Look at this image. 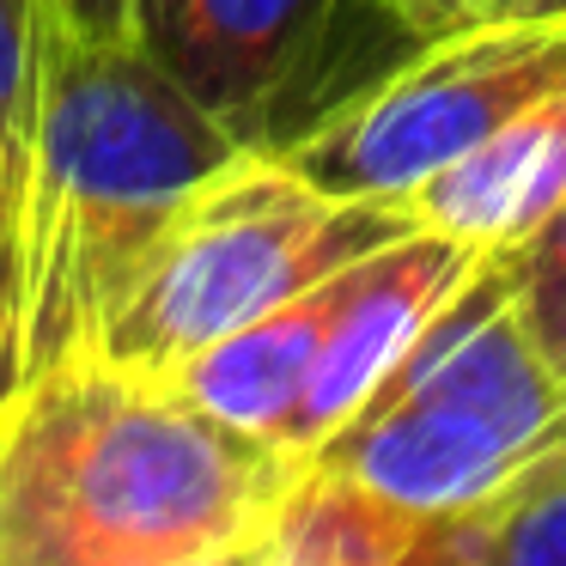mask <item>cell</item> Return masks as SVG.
<instances>
[{"instance_id":"cell-16","label":"cell","mask_w":566,"mask_h":566,"mask_svg":"<svg viewBox=\"0 0 566 566\" xmlns=\"http://www.w3.org/2000/svg\"><path fill=\"white\" fill-rule=\"evenodd\" d=\"M396 566H475V512L457 517H427L415 536V548Z\"/></svg>"},{"instance_id":"cell-18","label":"cell","mask_w":566,"mask_h":566,"mask_svg":"<svg viewBox=\"0 0 566 566\" xmlns=\"http://www.w3.org/2000/svg\"><path fill=\"white\" fill-rule=\"evenodd\" d=\"M269 542L274 536L250 542V548H232V554H208V560H184V566H269Z\"/></svg>"},{"instance_id":"cell-15","label":"cell","mask_w":566,"mask_h":566,"mask_svg":"<svg viewBox=\"0 0 566 566\" xmlns=\"http://www.w3.org/2000/svg\"><path fill=\"white\" fill-rule=\"evenodd\" d=\"M43 13L74 43H135V0H43Z\"/></svg>"},{"instance_id":"cell-14","label":"cell","mask_w":566,"mask_h":566,"mask_svg":"<svg viewBox=\"0 0 566 566\" xmlns=\"http://www.w3.org/2000/svg\"><path fill=\"white\" fill-rule=\"evenodd\" d=\"M415 38H451L469 25H512V19H560L566 0H396Z\"/></svg>"},{"instance_id":"cell-10","label":"cell","mask_w":566,"mask_h":566,"mask_svg":"<svg viewBox=\"0 0 566 566\" xmlns=\"http://www.w3.org/2000/svg\"><path fill=\"white\" fill-rule=\"evenodd\" d=\"M427 517L390 505L384 493L311 463L269 542V566H396L415 548Z\"/></svg>"},{"instance_id":"cell-2","label":"cell","mask_w":566,"mask_h":566,"mask_svg":"<svg viewBox=\"0 0 566 566\" xmlns=\"http://www.w3.org/2000/svg\"><path fill=\"white\" fill-rule=\"evenodd\" d=\"M250 153L140 43H74L50 31L38 171L19 232L13 354L19 384L92 354L171 220Z\"/></svg>"},{"instance_id":"cell-4","label":"cell","mask_w":566,"mask_h":566,"mask_svg":"<svg viewBox=\"0 0 566 566\" xmlns=\"http://www.w3.org/2000/svg\"><path fill=\"white\" fill-rule=\"evenodd\" d=\"M415 226V208L402 201L335 196L250 147L147 250L135 281L104 311L92 354L140 378H171L201 347L378 256Z\"/></svg>"},{"instance_id":"cell-17","label":"cell","mask_w":566,"mask_h":566,"mask_svg":"<svg viewBox=\"0 0 566 566\" xmlns=\"http://www.w3.org/2000/svg\"><path fill=\"white\" fill-rule=\"evenodd\" d=\"M19 390V354H13V298L0 293V408Z\"/></svg>"},{"instance_id":"cell-5","label":"cell","mask_w":566,"mask_h":566,"mask_svg":"<svg viewBox=\"0 0 566 566\" xmlns=\"http://www.w3.org/2000/svg\"><path fill=\"white\" fill-rule=\"evenodd\" d=\"M566 86V13L469 25L427 38L396 74L274 147L298 177L335 196L402 201L444 165L488 147L505 123Z\"/></svg>"},{"instance_id":"cell-8","label":"cell","mask_w":566,"mask_h":566,"mask_svg":"<svg viewBox=\"0 0 566 566\" xmlns=\"http://www.w3.org/2000/svg\"><path fill=\"white\" fill-rule=\"evenodd\" d=\"M560 201H566V86L530 104L517 123H505L488 147L427 177L408 196V208L432 232L457 238L481 256H505Z\"/></svg>"},{"instance_id":"cell-12","label":"cell","mask_w":566,"mask_h":566,"mask_svg":"<svg viewBox=\"0 0 566 566\" xmlns=\"http://www.w3.org/2000/svg\"><path fill=\"white\" fill-rule=\"evenodd\" d=\"M475 566H566V444L475 505Z\"/></svg>"},{"instance_id":"cell-3","label":"cell","mask_w":566,"mask_h":566,"mask_svg":"<svg viewBox=\"0 0 566 566\" xmlns=\"http://www.w3.org/2000/svg\"><path fill=\"white\" fill-rule=\"evenodd\" d=\"M566 444V378L542 359L500 256L420 329L311 463L415 517H457Z\"/></svg>"},{"instance_id":"cell-6","label":"cell","mask_w":566,"mask_h":566,"mask_svg":"<svg viewBox=\"0 0 566 566\" xmlns=\"http://www.w3.org/2000/svg\"><path fill=\"white\" fill-rule=\"evenodd\" d=\"M359 0H135V43L238 140L269 147L281 104L317 86Z\"/></svg>"},{"instance_id":"cell-1","label":"cell","mask_w":566,"mask_h":566,"mask_svg":"<svg viewBox=\"0 0 566 566\" xmlns=\"http://www.w3.org/2000/svg\"><path fill=\"white\" fill-rule=\"evenodd\" d=\"M311 463L74 354L0 408V566H184L274 536Z\"/></svg>"},{"instance_id":"cell-13","label":"cell","mask_w":566,"mask_h":566,"mask_svg":"<svg viewBox=\"0 0 566 566\" xmlns=\"http://www.w3.org/2000/svg\"><path fill=\"white\" fill-rule=\"evenodd\" d=\"M500 262H505V274H512L517 311H524L542 359L566 378V201L524 238V244L505 250Z\"/></svg>"},{"instance_id":"cell-7","label":"cell","mask_w":566,"mask_h":566,"mask_svg":"<svg viewBox=\"0 0 566 566\" xmlns=\"http://www.w3.org/2000/svg\"><path fill=\"white\" fill-rule=\"evenodd\" d=\"M488 269V256L457 238L415 226L408 238L384 244L378 256H366L347 281V298L335 311L329 335H323V354L311 366L305 390L293 402V420L281 432V451L311 463L347 420L359 415L371 390L396 371V359L420 342L432 317L463 293L475 274Z\"/></svg>"},{"instance_id":"cell-9","label":"cell","mask_w":566,"mask_h":566,"mask_svg":"<svg viewBox=\"0 0 566 566\" xmlns=\"http://www.w3.org/2000/svg\"><path fill=\"white\" fill-rule=\"evenodd\" d=\"M354 269L329 274L323 286L274 305L269 317H256V323H244V329H232L226 342L201 347V354L184 359L165 384L184 390L189 402H196L201 415H213L220 427L281 451V432H286V420H293V402H298V390H305L311 366H317V354H323V335H329L335 311H342Z\"/></svg>"},{"instance_id":"cell-11","label":"cell","mask_w":566,"mask_h":566,"mask_svg":"<svg viewBox=\"0 0 566 566\" xmlns=\"http://www.w3.org/2000/svg\"><path fill=\"white\" fill-rule=\"evenodd\" d=\"M43 80H50V13L43 0H0V286H19V232L38 171Z\"/></svg>"},{"instance_id":"cell-19","label":"cell","mask_w":566,"mask_h":566,"mask_svg":"<svg viewBox=\"0 0 566 566\" xmlns=\"http://www.w3.org/2000/svg\"><path fill=\"white\" fill-rule=\"evenodd\" d=\"M0 293H7V286H0ZM7 298H13V293H7Z\"/></svg>"}]
</instances>
